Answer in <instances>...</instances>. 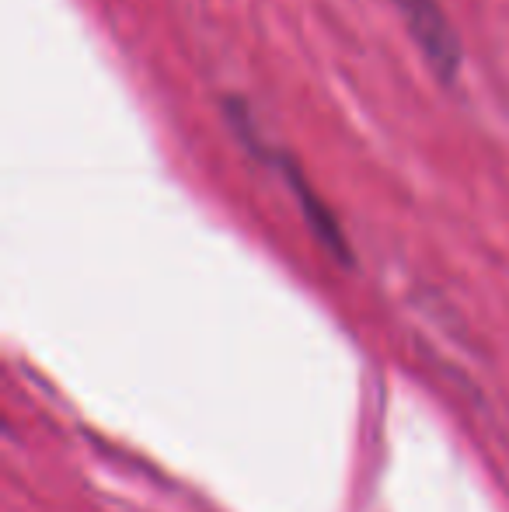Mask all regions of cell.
Wrapping results in <instances>:
<instances>
[{
  "instance_id": "6da1fadb",
  "label": "cell",
  "mask_w": 509,
  "mask_h": 512,
  "mask_svg": "<svg viewBox=\"0 0 509 512\" xmlns=\"http://www.w3.org/2000/svg\"><path fill=\"white\" fill-rule=\"evenodd\" d=\"M405 25L408 39L422 53L426 67L440 77L443 84H454L464 67V46L454 21L440 7V0H391Z\"/></svg>"
},
{
  "instance_id": "7a4b0ae2",
  "label": "cell",
  "mask_w": 509,
  "mask_h": 512,
  "mask_svg": "<svg viewBox=\"0 0 509 512\" xmlns=\"http://www.w3.org/2000/svg\"><path fill=\"white\" fill-rule=\"evenodd\" d=\"M262 164H272V168H276L279 175L286 178L290 192L297 196V206H300V213H304L307 227H311L314 237H318V241L325 244L328 255L339 258V262H346V265L353 262V251H349V241H346V234H342L339 220H335L332 209L321 203V196L314 192V185H311V178H307V171L300 168V164L293 161L290 154H283V150H276V147H269V154H265Z\"/></svg>"
}]
</instances>
